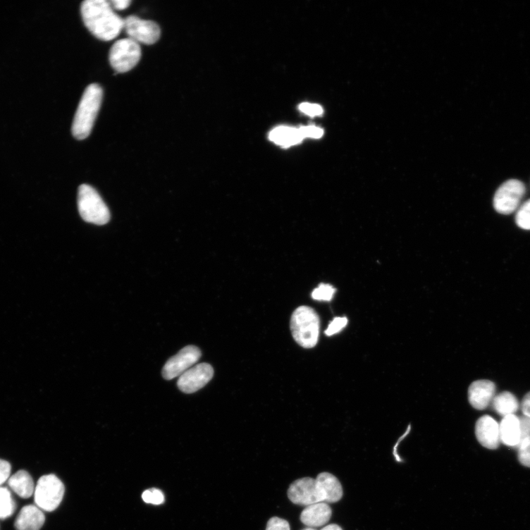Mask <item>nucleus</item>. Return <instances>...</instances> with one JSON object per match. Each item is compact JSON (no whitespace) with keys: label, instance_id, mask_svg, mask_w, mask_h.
<instances>
[{"label":"nucleus","instance_id":"1","mask_svg":"<svg viewBox=\"0 0 530 530\" xmlns=\"http://www.w3.org/2000/svg\"><path fill=\"white\" fill-rule=\"evenodd\" d=\"M80 11L85 25L99 40L111 41L124 28L125 20L106 0H87L82 3Z\"/></svg>","mask_w":530,"mask_h":530},{"label":"nucleus","instance_id":"2","mask_svg":"<svg viewBox=\"0 0 530 530\" xmlns=\"http://www.w3.org/2000/svg\"><path fill=\"white\" fill-rule=\"evenodd\" d=\"M103 96L102 87L97 84L90 85L85 91L72 126L73 135L75 139L82 140L90 137L101 107Z\"/></svg>","mask_w":530,"mask_h":530},{"label":"nucleus","instance_id":"3","mask_svg":"<svg viewBox=\"0 0 530 530\" xmlns=\"http://www.w3.org/2000/svg\"><path fill=\"white\" fill-rule=\"evenodd\" d=\"M292 335L296 343L312 349L319 342L320 333V319L312 308L302 306L292 313L290 321Z\"/></svg>","mask_w":530,"mask_h":530},{"label":"nucleus","instance_id":"4","mask_svg":"<svg viewBox=\"0 0 530 530\" xmlns=\"http://www.w3.org/2000/svg\"><path fill=\"white\" fill-rule=\"evenodd\" d=\"M78 205L81 218L87 223L102 226L110 221L109 208L91 186L82 185L79 187Z\"/></svg>","mask_w":530,"mask_h":530},{"label":"nucleus","instance_id":"5","mask_svg":"<svg viewBox=\"0 0 530 530\" xmlns=\"http://www.w3.org/2000/svg\"><path fill=\"white\" fill-rule=\"evenodd\" d=\"M142 56L139 43L129 38L116 42L111 48L109 61L117 73H127L134 69Z\"/></svg>","mask_w":530,"mask_h":530},{"label":"nucleus","instance_id":"6","mask_svg":"<svg viewBox=\"0 0 530 530\" xmlns=\"http://www.w3.org/2000/svg\"><path fill=\"white\" fill-rule=\"evenodd\" d=\"M64 486L54 474L42 476L35 488V499L38 507L47 512L54 511L64 495Z\"/></svg>","mask_w":530,"mask_h":530},{"label":"nucleus","instance_id":"7","mask_svg":"<svg viewBox=\"0 0 530 530\" xmlns=\"http://www.w3.org/2000/svg\"><path fill=\"white\" fill-rule=\"evenodd\" d=\"M525 192L524 185L519 180L505 182L495 194V209L503 214L514 212L519 208Z\"/></svg>","mask_w":530,"mask_h":530},{"label":"nucleus","instance_id":"8","mask_svg":"<svg viewBox=\"0 0 530 530\" xmlns=\"http://www.w3.org/2000/svg\"><path fill=\"white\" fill-rule=\"evenodd\" d=\"M124 29L129 39L144 44L152 45L161 37V29L157 23L144 20L136 16H130L124 20Z\"/></svg>","mask_w":530,"mask_h":530},{"label":"nucleus","instance_id":"9","mask_svg":"<svg viewBox=\"0 0 530 530\" xmlns=\"http://www.w3.org/2000/svg\"><path fill=\"white\" fill-rule=\"evenodd\" d=\"M202 357V352L197 347L188 345L171 357L162 370L165 379L171 380L188 371Z\"/></svg>","mask_w":530,"mask_h":530},{"label":"nucleus","instance_id":"10","mask_svg":"<svg viewBox=\"0 0 530 530\" xmlns=\"http://www.w3.org/2000/svg\"><path fill=\"white\" fill-rule=\"evenodd\" d=\"M214 376V369L207 363L198 364L182 374L178 387L185 393H193L205 387Z\"/></svg>","mask_w":530,"mask_h":530},{"label":"nucleus","instance_id":"11","mask_svg":"<svg viewBox=\"0 0 530 530\" xmlns=\"http://www.w3.org/2000/svg\"><path fill=\"white\" fill-rule=\"evenodd\" d=\"M288 494L290 500L297 505L307 507L322 503L316 479L311 477L296 480L290 486Z\"/></svg>","mask_w":530,"mask_h":530},{"label":"nucleus","instance_id":"12","mask_svg":"<svg viewBox=\"0 0 530 530\" xmlns=\"http://www.w3.org/2000/svg\"><path fill=\"white\" fill-rule=\"evenodd\" d=\"M476 437L485 448L496 450L500 445V424L492 417L484 416L476 424Z\"/></svg>","mask_w":530,"mask_h":530},{"label":"nucleus","instance_id":"13","mask_svg":"<svg viewBox=\"0 0 530 530\" xmlns=\"http://www.w3.org/2000/svg\"><path fill=\"white\" fill-rule=\"evenodd\" d=\"M495 386L489 380H478L469 389V400L472 406L479 410L486 409L493 401Z\"/></svg>","mask_w":530,"mask_h":530},{"label":"nucleus","instance_id":"14","mask_svg":"<svg viewBox=\"0 0 530 530\" xmlns=\"http://www.w3.org/2000/svg\"><path fill=\"white\" fill-rule=\"evenodd\" d=\"M316 481L322 503H335L342 499L343 488L338 479L334 475L327 472L321 473L317 476Z\"/></svg>","mask_w":530,"mask_h":530},{"label":"nucleus","instance_id":"15","mask_svg":"<svg viewBox=\"0 0 530 530\" xmlns=\"http://www.w3.org/2000/svg\"><path fill=\"white\" fill-rule=\"evenodd\" d=\"M44 522V512L39 507L27 505L20 512L14 526L16 530H39Z\"/></svg>","mask_w":530,"mask_h":530},{"label":"nucleus","instance_id":"16","mask_svg":"<svg viewBox=\"0 0 530 530\" xmlns=\"http://www.w3.org/2000/svg\"><path fill=\"white\" fill-rule=\"evenodd\" d=\"M333 514L327 503H319L306 507L301 515V521L309 527H319L326 524Z\"/></svg>","mask_w":530,"mask_h":530},{"label":"nucleus","instance_id":"17","mask_svg":"<svg viewBox=\"0 0 530 530\" xmlns=\"http://www.w3.org/2000/svg\"><path fill=\"white\" fill-rule=\"evenodd\" d=\"M500 440L504 444L517 447L521 442V429L519 417L513 414L502 420L500 424Z\"/></svg>","mask_w":530,"mask_h":530},{"label":"nucleus","instance_id":"18","mask_svg":"<svg viewBox=\"0 0 530 530\" xmlns=\"http://www.w3.org/2000/svg\"><path fill=\"white\" fill-rule=\"evenodd\" d=\"M10 488L23 499H27L35 491V482L28 472L21 470L8 480Z\"/></svg>","mask_w":530,"mask_h":530},{"label":"nucleus","instance_id":"19","mask_svg":"<svg viewBox=\"0 0 530 530\" xmlns=\"http://www.w3.org/2000/svg\"><path fill=\"white\" fill-rule=\"evenodd\" d=\"M269 138L276 144L285 147L300 144L304 140L300 128L283 126L273 130Z\"/></svg>","mask_w":530,"mask_h":530},{"label":"nucleus","instance_id":"20","mask_svg":"<svg viewBox=\"0 0 530 530\" xmlns=\"http://www.w3.org/2000/svg\"><path fill=\"white\" fill-rule=\"evenodd\" d=\"M493 409L502 417L513 415L519 409L517 398L512 393L505 391L494 397L492 401Z\"/></svg>","mask_w":530,"mask_h":530},{"label":"nucleus","instance_id":"21","mask_svg":"<svg viewBox=\"0 0 530 530\" xmlns=\"http://www.w3.org/2000/svg\"><path fill=\"white\" fill-rule=\"evenodd\" d=\"M16 507L11 491L6 488L0 487V519L10 518Z\"/></svg>","mask_w":530,"mask_h":530},{"label":"nucleus","instance_id":"22","mask_svg":"<svg viewBox=\"0 0 530 530\" xmlns=\"http://www.w3.org/2000/svg\"><path fill=\"white\" fill-rule=\"evenodd\" d=\"M335 288L330 285L321 284L312 293L314 300L329 302L333 300L335 293Z\"/></svg>","mask_w":530,"mask_h":530},{"label":"nucleus","instance_id":"23","mask_svg":"<svg viewBox=\"0 0 530 530\" xmlns=\"http://www.w3.org/2000/svg\"><path fill=\"white\" fill-rule=\"evenodd\" d=\"M516 222L517 225L525 230H530V200L526 202L519 209Z\"/></svg>","mask_w":530,"mask_h":530},{"label":"nucleus","instance_id":"24","mask_svg":"<svg viewBox=\"0 0 530 530\" xmlns=\"http://www.w3.org/2000/svg\"><path fill=\"white\" fill-rule=\"evenodd\" d=\"M522 465L530 468V437L526 438L517 447Z\"/></svg>","mask_w":530,"mask_h":530},{"label":"nucleus","instance_id":"25","mask_svg":"<svg viewBox=\"0 0 530 530\" xmlns=\"http://www.w3.org/2000/svg\"><path fill=\"white\" fill-rule=\"evenodd\" d=\"M142 499L146 503L154 505H161L164 502L163 493L158 489H152L145 491L142 493Z\"/></svg>","mask_w":530,"mask_h":530},{"label":"nucleus","instance_id":"26","mask_svg":"<svg viewBox=\"0 0 530 530\" xmlns=\"http://www.w3.org/2000/svg\"><path fill=\"white\" fill-rule=\"evenodd\" d=\"M347 319L346 318H335L329 323L327 329L325 331V334L327 336H333L335 334H338L347 326Z\"/></svg>","mask_w":530,"mask_h":530},{"label":"nucleus","instance_id":"27","mask_svg":"<svg viewBox=\"0 0 530 530\" xmlns=\"http://www.w3.org/2000/svg\"><path fill=\"white\" fill-rule=\"evenodd\" d=\"M303 138L319 139L323 135V129L316 126H304L300 128Z\"/></svg>","mask_w":530,"mask_h":530},{"label":"nucleus","instance_id":"28","mask_svg":"<svg viewBox=\"0 0 530 530\" xmlns=\"http://www.w3.org/2000/svg\"><path fill=\"white\" fill-rule=\"evenodd\" d=\"M266 530H290V526L288 521L273 517L269 521Z\"/></svg>","mask_w":530,"mask_h":530},{"label":"nucleus","instance_id":"29","mask_svg":"<svg viewBox=\"0 0 530 530\" xmlns=\"http://www.w3.org/2000/svg\"><path fill=\"white\" fill-rule=\"evenodd\" d=\"M300 109L303 113L312 118L321 116L323 113L322 107L317 104L304 103L300 105Z\"/></svg>","mask_w":530,"mask_h":530},{"label":"nucleus","instance_id":"30","mask_svg":"<svg viewBox=\"0 0 530 530\" xmlns=\"http://www.w3.org/2000/svg\"><path fill=\"white\" fill-rule=\"evenodd\" d=\"M11 472V464L6 460H0V486L8 481Z\"/></svg>","mask_w":530,"mask_h":530},{"label":"nucleus","instance_id":"31","mask_svg":"<svg viewBox=\"0 0 530 530\" xmlns=\"http://www.w3.org/2000/svg\"><path fill=\"white\" fill-rule=\"evenodd\" d=\"M521 429V441L530 437V418L522 416L519 417ZM521 443V442H520Z\"/></svg>","mask_w":530,"mask_h":530},{"label":"nucleus","instance_id":"32","mask_svg":"<svg viewBox=\"0 0 530 530\" xmlns=\"http://www.w3.org/2000/svg\"><path fill=\"white\" fill-rule=\"evenodd\" d=\"M111 7L116 10L123 11L129 7L131 4L130 0H111Z\"/></svg>","mask_w":530,"mask_h":530},{"label":"nucleus","instance_id":"33","mask_svg":"<svg viewBox=\"0 0 530 530\" xmlns=\"http://www.w3.org/2000/svg\"><path fill=\"white\" fill-rule=\"evenodd\" d=\"M521 409L523 415L530 418V392L526 393L523 398Z\"/></svg>","mask_w":530,"mask_h":530},{"label":"nucleus","instance_id":"34","mask_svg":"<svg viewBox=\"0 0 530 530\" xmlns=\"http://www.w3.org/2000/svg\"><path fill=\"white\" fill-rule=\"evenodd\" d=\"M321 530H343V529L338 524H329L326 526Z\"/></svg>","mask_w":530,"mask_h":530},{"label":"nucleus","instance_id":"35","mask_svg":"<svg viewBox=\"0 0 530 530\" xmlns=\"http://www.w3.org/2000/svg\"><path fill=\"white\" fill-rule=\"evenodd\" d=\"M303 530H316V529H313V528H311V527H308V528H307V529H303Z\"/></svg>","mask_w":530,"mask_h":530}]
</instances>
